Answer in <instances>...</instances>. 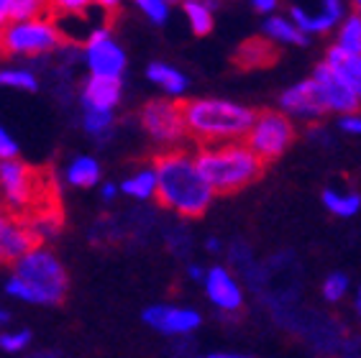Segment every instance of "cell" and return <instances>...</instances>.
Masks as SVG:
<instances>
[{"instance_id":"cell-13","label":"cell","mask_w":361,"mask_h":358,"mask_svg":"<svg viewBox=\"0 0 361 358\" xmlns=\"http://www.w3.org/2000/svg\"><path fill=\"white\" fill-rule=\"evenodd\" d=\"M205 295L218 310L223 312H238L243 307V292L238 287V282L231 276L228 268L213 266L205 274Z\"/></svg>"},{"instance_id":"cell-23","label":"cell","mask_w":361,"mask_h":358,"mask_svg":"<svg viewBox=\"0 0 361 358\" xmlns=\"http://www.w3.org/2000/svg\"><path fill=\"white\" fill-rule=\"evenodd\" d=\"M290 18H295V26H298L300 31H305L307 36L310 34H326V31H331V28L336 26V21H331L328 16H323V13L313 16L300 6H290Z\"/></svg>"},{"instance_id":"cell-10","label":"cell","mask_w":361,"mask_h":358,"mask_svg":"<svg viewBox=\"0 0 361 358\" xmlns=\"http://www.w3.org/2000/svg\"><path fill=\"white\" fill-rule=\"evenodd\" d=\"M85 64L90 69V77L103 80H121L126 72V54L118 44L113 42L108 28H95L85 44Z\"/></svg>"},{"instance_id":"cell-17","label":"cell","mask_w":361,"mask_h":358,"mask_svg":"<svg viewBox=\"0 0 361 358\" xmlns=\"http://www.w3.org/2000/svg\"><path fill=\"white\" fill-rule=\"evenodd\" d=\"M264 36L274 44H298V47H305L307 44V34L300 31L298 26L282 16H271L264 21Z\"/></svg>"},{"instance_id":"cell-33","label":"cell","mask_w":361,"mask_h":358,"mask_svg":"<svg viewBox=\"0 0 361 358\" xmlns=\"http://www.w3.org/2000/svg\"><path fill=\"white\" fill-rule=\"evenodd\" d=\"M338 128L343 133H351V136H361V113H348V116H341Z\"/></svg>"},{"instance_id":"cell-26","label":"cell","mask_w":361,"mask_h":358,"mask_svg":"<svg viewBox=\"0 0 361 358\" xmlns=\"http://www.w3.org/2000/svg\"><path fill=\"white\" fill-rule=\"evenodd\" d=\"M0 85H3V87H13V90H26V92L39 90V80H36V75L34 72H28V69H23V67L0 69Z\"/></svg>"},{"instance_id":"cell-19","label":"cell","mask_w":361,"mask_h":358,"mask_svg":"<svg viewBox=\"0 0 361 358\" xmlns=\"http://www.w3.org/2000/svg\"><path fill=\"white\" fill-rule=\"evenodd\" d=\"M213 8L216 0H185V16L195 36H208L213 31Z\"/></svg>"},{"instance_id":"cell-18","label":"cell","mask_w":361,"mask_h":358,"mask_svg":"<svg viewBox=\"0 0 361 358\" xmlns=\"http://www.w3.org/2000/svg\"><path fill=\"white\" fill-rule=\"evenodd\" d=\"M121 192L133 197V200H141V202L157 197V172H154V166L139 169L136 174L123 179V182H121Z\"/></svg>"},{"instance_id":"cell-20","label":"cell","mask_w":361,"mask_h":358,"mask_svg":"<svg viewBox=\"0 0 361 358\" xmlns=\"http://www.w3.org/2000/svg\"><path fill=\"white\" fill-rule=\"evenodd\" d=\"M28 226V230L34 233L36 243H44V241H51L56 233H59V228H62V213L51 207V210H42V213L31 215L23 221Z\"/></svg>"},{"instance_id":"cell-29","label":"cell","mask_w":361,"mask_h":358,"mask_svg":"<svg viewBox=\"0 0 361 358\" xmlns=\"http://www.w3.org/2000/svg\"><path fill=\"white\" fill-rule=\"evenodd\" d=\"M136 8L149 18L152 23H164L169 16V3L167 0H133Z\"/></svg>"},{"instance_id":"cell-36","label":"cell","mask_w":361,"mask_h":358,"mask_svg":"<svg viewBox=\"0 0 361 358\" xmlns=\"http://www.w3.org/2000/svg\"><path fill=\"white\" fill-rule=\"evenodd\" d=\"M277 6H279V0H254V8H257L259 13H264V16L274 13V11H277Z\"/></svg>"},{"instance_id":"cell-32","label":"cell","mask_w":361,"mask_h":358,"mask_svg":"<svg viewBox=\"0 0 361 358\" xmlns=\"http://www.w3.org/2000/svg\"><path fill=\"white\" fill-rule=\"evenodd\" d=\"M8 159H18V144L13 141V136L0 125V161Z\"/></svg>"},{"instance_id":"cell-5","label":"cell","mask_w":361,"mask_h":358,"mask_svg":"<svg viewBox=\"0 0 361 358\" xmlns=\"http://www.w3.org/2000/svg\"><path fill=\"white\" fill-rule=\"evenodd\" d=\"M49 182L39 179V172L26 166L18 159L0 161V207H6L8 213L16 218H31V215L51 210L54 202L44 200V190H49Z\"/></svg>"},{"instance_id":"cell-14","label":"cell","mask_w":361,"mask_h":358,"mask_svg":"<svg viewBox=\"0 0 361 358\" xmlns=\"http://www.w3.org/2000/svg\"><path fill=\"white\" fill-rule=\"evenodd\" d=\"M121 80H103V77H90L82 85V111H108L121 103Z\"/></svg>"},{"instance_id":"cell-31","label":"cell","mask_w":361,"mask_h":358,"mask_svg":"<svg viewBox=\"0 0 361 358\" xmlns=\"http://www.w3.org/2000/svg\"><path fill=\"white\" fill-rule=\"evenodd\" d=\"M348 290V279L346 274H341V271H336V274H331L323 282V297H326L328 302H338L341 297L346 295Z\"/></svg>"},{"instance_id":"cell-45","label":"cell","mask_w":361,"mask_h":358,"mask_svg":"<svg viewBox=\"0 0 361 358\" xmlns=\"http://www.w3.org/2000/svg\"><path fill=\"white\" fill-rule=\"evenodd\" d=\"M351 6H354V13L361 16V0H351Z\"/></svg>"},{"instance_id":"cell-9","label":"cell","mask_w":361,"mask_h":358,"mask_svg":"<svg viewBox=\"0 0 361 358\" xmlns=\"http://www.w3.org/2000/svg\"><path fill=\"white\" fill-rule=\"evenodd\" d=\"M318 87V95L326 105L328 113H338V116H348V113H359L361 97L356 92L354 82L348 80L341 69H334L331 64L320 62L315 67L313 77H310Z\"/></svg>"},{"instance_id":"cell-30","label":"cell","mask_w":361,"mask_h":358,"mask_svg":"<svg viewBox=\"0 0 361 358\" xmlns=\"http://www.w3.org/2000/svg\"><path fill=\"white\" fill-rule=\"evenodd\" d=\"M51 13H64V16H82L95 6V0H49Z\"/></svg>"},{"instance_id":"cell-40","label":"cell","mask_w":361,"mask_h":358,"mask_svg":"<svg viewBox=\"0 0 361 358\" xmlns=\"http://www.w3.org/2000/svg\"><path fill=\"white\" fill-rule=\"evenodd\" d=\"M11 18H8V0H0V26H8Z\"/></svg>"},{"instance_id":"cell-44","label":"cell","mask_w":361,"mask_h":358,"mask_svg":"<svg viewBox=\"0 0 361 358\" xmlns=\"http://www.w3.org/2000/svg\"><path fill=\"white\" fill-rule=\"evenodd\" d=\"M8 320H11V315H8L6 310H0V328H3V325H8Z\"/></svg>"},{"instance_id":"cell-8","label":"cell","mask_w":361,"mask_h":358,"mask_svg":"<svg viewBox=\"0 0 361 358\" xmlns=\"http://www.w3.org/2000/svg\"><path fill=\"white\" fill-rule=\"evenodd\" d=\"M141 125L144 131L161 146L177 149L182 138L188 136L182 103L177 100H152L141 108Z\"/></svg>"},{"instance_id":"cell-25","label":"cell","mask_w":361,"mask_h":358,"mask_svg":"<svg viewBox=\"0 0 361 358\" xmlns=\"http://www.w3.org/2000/svg\"><path fill=\"white\" fill-rule=\"evenodd\" d=\"M338 44L346 54L351 56H361V16H348L346 21L341 23L338 31Z\"/></svg>"},{"instance_id":"cell-1","label":"cell","mask_w":361,"mask_h":358,"mask_svg":"<svg viewBox=\"0 0 361 358\" xmlns=\"http://www.w3.org/2000/svg\"><path fill=\"white\" fill-rule=\"evenodd\" d=\"M157 172V200L180 218H202L216 197L208 179L202 177L197 156L185 149H167L154 156Z\"/></svg>"},{"instance_id":"cell-7","label":"cell","mask_w":361,"mask_h":358,"mask_svg":"<svg viewBox=\"0 0 361 358\" xmlns=\"http://www.w3.org/2000/svg\"><path fill=\"white\" fill-rule=\"evenodd\" d=\"M295 138H298V131H295V123L287 113L257 111V121L243 141L264 159L267 164H271L295 144Z\"/></svg>"},{"instance_id":"cell-46","label":"cell","mask_w":361,"mask_h":358,"mask_svg":"<svg viewBox=\"0 0 361 358\" xmlns=\"http://www.w3.org/2000/svg\"><path fill=\"white\" fill-rule=\"evenodd\" d=\"M356 310H359V315H361V290H359V300H356Z\"/></svg>"},{"instance_id":"cell-11","label":"cell","mask_w":361,"mask_h":358,"mask_svg":"<svg viewBox=\"0 0 361 358\" xmlns=\"http://www.w3.org/2000/svg\"><path fill=\"white\" fill-rule=\"evenodd\" d=\"M144 323L161 335H190L202 323L200 312L190 307H174V304H152L144 310Z\"/></svg>"},{"instance_id":"cell-38","label":"cell","mask_w":361,"mask_h":358,"mask_svg":"<svg viewBox=\"0 0 361 358\" xmlns=\"http://www.w3.org/2000/svg\"><path fill=\"white\" fill-rule=\"evenodd\" d=\"M100 195H103V200H105V202H111L113 197H116V195H118V187H116V185H111V182H105V185L100 187Z\"/></svg>"},{"instance_id":"cell-27","label":"cell","mask_w":361,"mask_h":358,"mask_svg":"<svg viewBox=\"0 0 361 358\" xmlns=\"http://www.w3.org/2000/svg\"><path fill=\"white\" fill-rule=\"evenodd\" d=\"M116 118L108 111H82V128L95 138H108Z\"/></svg>"},{"instance_id":"cell-35","label":"cell","mask_w":361,"mask_h":358,"mask_svg":"<svg viewBox=\"0 0 361 358\" xmlns=\"http://www.w3.org/2000/svg\"><path fill=\"white\" fill-rule=\"evenodd\" d=\"M307 136L313 138V141H318V144H331V136L326 133V128H320V123L310 125V128H307Z\"/></svg>"},{"instance_id":"cell-22","label":"cell","mask_w":361,"mask_h":358,"mask_svg":"<svg viewBox=\"0 0 361 358\" xmlns=\"http://www.w3.org/2000/svg\"><path fill=\"white\" fill-rule=\"evenodd\" d=\"M323 205L328 213L338 215V218H351L361 210V197L356 192H338V190H323Z\"/></svg>"},{"instance_id":"cell-21","label":"cell","mask_w":361,"mask_h":358,"mask_svg":"<svg viewBox=\"0 0 361 358\" xmlns=\"http://www.w3.org/2000/svg\"><path fill=\"white\" fill-rule=\"evenodd\" d=\"M67 182L72 187H95L100 182V164L92 156H75L67 166Z\"/></svg>"},{"instance_id":"cell-28","label":"cell","mask_w":361,"mask_h":358,"mask_svg":"<svg viewBox=\"0 0 361 358\" xmlns=\"http://www.w3.org/2000/svg\"><path fill=\"white\" fill-rule=\"evenodd\" d=\"M31 345V333L28 331H8V333H0V351L3 353H23Z\"/></svg>"},{"instance_id":"cell-43","label":"cell","mask_w":361,"mask_h":358,"mask_svg":"<svg viewBox=\"0 0 361 358\" xmlns=\"http://www.w3.org/2000/svg\"><path fill=\"white\" fill-rule=\"evenodd\" d=\"M208 358H246V356H236V353H213Z\"/></svg>"},{"instance_id":"cell-41","label":"cell","mask_w":361,"mask_h":358,"mask_svg":"<svg viewBox=\"0 0 361 358\" xmlns=\"http://www.w3.org/2000/svg\"><path fill=\"white\" fill-rule=\"evenodd\" d=\"M205 248H208L210 254H218V251H221V241H218V238H208V243H205Z\"/></svg>"},{"instance_id":"cell-12","label":"cell","mask_w":361,"mask_h":358,"mask_svg":"<svg viewBox=\"0 0 361 358\" xmlns=\"http://www.w3.org/2000/svg\"><path fill=\"white\" fill-rule=\"evenodd\" d=\"M279 108L290 118H302L307 123H313V121L318 123L320 118L328 113L313 80H302V82L287 87L285 92L279 95Z\"/></svg>"},{"instance_id":"cell-34","label":"cell","mask_w":361,"mask_h":358,"mask_svg":"<svg viewBox=\"0 0 361 358\" xmlns=\"http://www.w3.org/2000/svg\"><path fill=\"white\" fill-rule=\"evenodd\" d=\"M341 72H343V75H346L348 80L354 82L356 92H359V97H361V56H354V59H351L346 67L341 69Z\"/></svg>"},{"instance_id":"cell-4","label":"cell","mask_w":361,"mask_h":358,"mask_svg":"<svg viewBox=\"0 0 361 358\" xmlns=\"http://www.w3.org/2000/svg\"><path fill=\"white\" fill-rule=\"evenodd\" d=\"M197 166L216 195H233L259 182L267 172V161L246 141L202 146Z\"/></svg>"},{"instance_id":"cell-2","label":"cell","mask_w":361,"mask_h":358,"mask_svg":"<svg viewBox=\"0 0 361 358\" xmlns=\"http://www.w3.org/2000/svg\"><path fill=\"white\" fill-rule=\"evenodd\" d=\"M188 136L202 146L233 144L249 136L257 121V111L246 105L218 100V97H195L182 103Z\"/></svg>"},{"instance_id":"cell-24","label":"cell","mask_w":361,"mask_h":358,"mask_svg":"<svg viewBox=\"0 0 361 358\" xmlns=\"http://www.w3.org/2000/svg\"><path fill=\"white\" fill-rule=\"evenodd\" d=\"M49 11H51L49 0H8V18H11V21L47 18Z\"/></svg>"},{"instance_id":"cell-6","label":"cell","mask_w":361,"mask_h":358,"mask_svg":"<svg viewBox=\"0 0 361 358\" xmlns=\"http://www.w3.org/2000/svg\"><path fill=\"white\" fill-rule=\"evenodd\" d=\"M59 44H62V31L49 18L11 21L3 28V54L39 56L54 51Z\"/></svg>"},{"instance_id":"cell-47","label":"cell","mask_w":361,"mask_h":358,"mask_svg":"<svg viewBox=\"0 0 361 358\" xmlns=\"http://www.w3.org/2000/svg\"><path fill=\"white\" fill-rule=\"evenodd\" d=\"M0 51H3V31H0Z\"/></svg>"},{"instance_id":"cell-37","label":"cell","mask_w":361,"mask_h":358,"mask_svg":"<svg viewBox=\"0 0 361 358\" xmlns=\"http://www.w3.org/2000/svg\"><path fill=\"white\" fill-rule=\"evenodd\" d=\"M188 274H190V279H195V282H205V268L202 266H197V264H190V268H188Z\"/></svg>"},{"instance_id":"cell-15","label":"cell","mask_w":361,"mask_h":358,"mask_svg":"<svg viewBox=\"0 0 361 358\" xmlns=\"http://www.w3.org/2000/svg\"><path fill=\"white\" fill-rule=\"evenodd\" d=\"M277 56L279 51L274 47V42H269L264 36V39H249V42H243L236 49V54H233V62H236L238 69H264L277 62Z\"/></svg>"},{"instance_id":"cell-16","label":"cell","mask_w":361,"mask_h":358,"mask_svg":"<svg viewBox=\"0 0 361 358\" xmlns=\"http://www.w3.org/2000/svg\"><path fill=\"white\" fill-rule=\"evenodd\" d=\"M146 77L152 80L154 85H159L169 97H177L188 90V77L182 75L180 69L169 67L164 62H152L146 67Z\"/></svg>"},{"instance_id":"cell-42","label":"cell","mask_w":361,"mask_h":358,"mask_svg":"<svg viewBox=\"0 0 361 358\" xmlns=\"http://www.w3.org/2000/svg\"><path fill=\"white\" fill-rule=\"evenodd\" d=\"M28 358H59V353H56V351H39V353H34V356H28Z\"/></svg>"},{"instance_id":"cell-3","label":"cell","mask_w":361,"mask_h":358,"mask_svg":"<svg viewBox=\"0 0 361 358\" xmlns=\"http://www.w3.org/2000/svg\"><path fill=\"white\" fill-rule=\"evenodd\" d=\"M67 290H70V279L62 261L44 246H36L23 259H18L13 264V274L6 282V295L28 304H44V307L64 302Z\"/></svg>"},{"instance_id":"cell-39","label":"cell","mask_w":361,"mask_h":358,"mask_svg":"<svg viewBox=\"0 0 361 358\" xmlns=\"http://www.w3.org/2000/svg\"><path fill=\"white\" fill-rule=\"evenodd\" d=\"M121 3H123V0H95V6L103 8V11H116Z\"/></svg>"}]
</instances>
